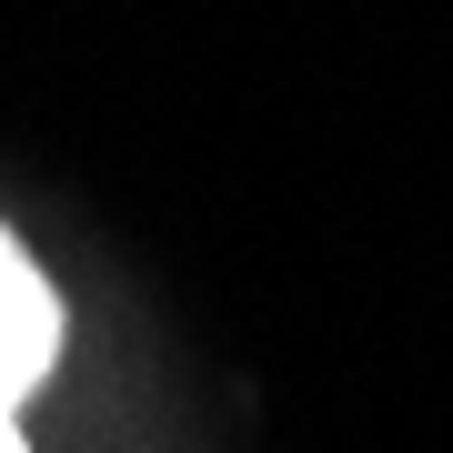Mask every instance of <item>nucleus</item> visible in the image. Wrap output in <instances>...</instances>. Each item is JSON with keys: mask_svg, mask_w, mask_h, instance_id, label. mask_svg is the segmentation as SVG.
I'll list each match as a JSON object with an SVG mask.
<instances>
[{"mask_svg": "<svg viewBox=\"0 0 453 453\" xmlns=\"http://www.w3.org/2000/svg\"><path fill=\"white\" fill-rule=\"evenodd\" d=\"M50 363H61V292H50V273L31 262V242L0 222V423L31 413Z\"/></svg>", "mask_w": 453, "mask_h": 453, "instance_id": "nucleus-1", "label": "nucleus"}, {"mask_svg": "<svg viewBox=\"0 0 453 453\" xmlns=\"http://www.w3.org/2000/svg\"><path fill=\"white\" fill-rule=\"evenodd\" d=\"M0 453H31V434H20V423H0Z\"/></svg>", "mask_w": 453, "mask_h": 453, "instance_id": "nucleus-2", "label": "nucleus"}]
</instances>
